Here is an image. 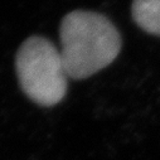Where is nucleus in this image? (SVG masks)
I'll return each mask as SVG.
<instances>
[{"mask_svg":"<svg viewBox=\"0 0 160 160\" xmlns=\"http://www.w3.org/2000/svg\"><path fill=\"white\" fill-rule=\"evenodd\" d=\"M61 54L71 78H87L107 67L121 49V38L103 15L76 10L67 14L59 29Z\"/></svg>","mask_w":160,"mask_h":160,"instance_id":"f257e3e1","label":"nucleus"},{"mask_svg":"<svg viewBox=\"0 0 160 160\" xmlns=\"http://www.w3.org/2000/svg\"><path fill=\"white\" fill-rule=\"evenodd\" d=\"M131 10L142 30L160 37V0H134Z\"/></svg>","mask_w":160,"mask_h":160,"instance_id":"7ed1b4c3","label":"nucleus"},{"mask_svg":"<svg viewBox=\"0 0 160 160\" xmlns=\"http://www.w3.org/2000/svg\"><path fill=\"white\" fill-rule=\"evenodd\" d=\"M15 68L22 90L35 103L53 106L64 97L69 76L61 51L48 39H27L17 53Z\"/></svg>","mask_w":160,"mask_h":160,"instance_id":"f03ea898","label":"nucleus"}]
</instances>
